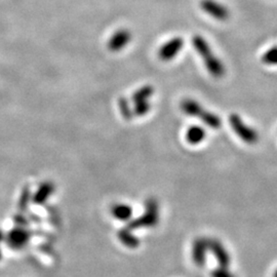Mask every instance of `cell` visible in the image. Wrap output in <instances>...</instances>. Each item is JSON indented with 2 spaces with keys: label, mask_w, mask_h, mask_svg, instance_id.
<instances>
[{
  "label": "cell",
  "mask_w": 277,
  "mask_h": 277,
  "mask_svg": "<svg viewBox=\"0 0 277 277\" xmlns=\"http://www.w3.org/2000/svg\"><path fill=\"white\" fill-rule=\"evenodd\" d=\"M118 105H119V109H120V112H121L123 118L129 120V119H131L133 117V112L130 109L128 102L124 98L119 99Z\"/></svg>",
  "instance_id": "19"
},
{
  "label": "cell",
  "mask_w": 277,
  "mask_h": 277,
  "mask_svg": "<svg viewBox=\"0 0 277 277\" xmlns=\"http://www.w3.org/2000/svg\"><path fill=\"white\" fill-rule=\"evenodd\" d=\"M131 34L128 30H119L114 33L108 42V47L111 51H119L130 41Z\"/></svg>",
  "instance_id": "8"
},
{
  "label": "cell",
  "mask_w": 277,
  "mask_h": 277,
  "mask_svg": "<svg viewBox=\"0 0 277 277\" xmlns=\"http://www.w3.org/2000/svg\"><path fill=\"white\" fill-rule=\"evenodd\" d=\"M193 46L194 48L196 49V51L202 57H206L207 54H210L212 53V49L209 45V43H207L205 41L204 38H202L201 36H194L193 37Z\"/></svg>",
  "instance_id": "16"
},
{
  "label": "cell",
  "mask_w": 277,
  "mask_h": 277,
  "mask_svg": "<svg viewBox=\"0 0 277 277\" xmlns=\"http://www.w3.org/2000/svg\"><path fill=\"white\" fill-rule=\"evenodd\" d=\"M274 277H277V270H276V272H275V274H274Z\"/></svg>",
  "instance_id": "24"
},
{
  "label": "cell",
  "mask_w": 277,
  "mask_h": 277,
  "mask_svg": "<svg viewBox=\"0 0 277 277\" xmlns=\"http://www.w3.org/2000/svg\"><path fill=\"white\" fill-rule=\"evenodd\" d=\"M54 191V185L51 182H44L43 184L40 185L36 193L33 195L32 200L36 204H43L46 202V200L49 198V196L53 193Z\"/></svg>",
  "instance_id": "10"
},
{
  "label": "cell",
  "mask_w": 277,
  "mask_h": 277,
  "mask_svg": "<svg viewBox=\"0 0 277 277\" xmlns=\"http://www.w3.org/2000/svg\"><path fill=\"white\" fill-rule=\"evenodd\" d=\"M153 93H154V90L152 87H149V86L143 87L132 95V101L134 103H140V102L147 101L153 95Z\"/></svg>",
  "instance_id": "17"
},
{
  "label": "cell",
  "mask_w": 277,
  "mask_h": 277,
  "mask_svg": "<svg viewBox=\"0 0 277 277\" xmlns=\"http://www.w3.org/2000/svg\"><path fill=\"white\" fill-rule=\"evenodd\" d=\"M31 200V192L29 190L28 187H25L22 194H21V197H20V200H19V209L21 212H25L27 209H28V204Z\"/></svg>",
  "instance_id": "18"
},
{
  "label": "cell",
  "mask_w": 277,
  "mask_h": 277,
  "mask_svg": "<svg viewBox=\"0 0 277 277\" xmlns=\"http://www.w3.org/2000/svg\"><path fill=\"white\" fill-rule=\"evenodd\" d=\"M150 108H151V105L147 101H144V102H140V103H135V106H134L132 112L136 116H144L145 114H147L149 112Z\"/></svg>",
  "instance_id": "21"
},
{
  "label": "cell",
  "mask_w": 277,
  "mask_h": 277,
  "mask_svg": "<svg viewBox=\"0 0 277 277\" xmlns=\"http://www.w3.org/2000/svg\"><path fill=\"white\" fill-rule=\"evenodd\" d=\"M231 127L241 140L247 144H254L258 141V133L255 129L247 126L237 114H231L229 117Z\"/></svg>",
  "instance_id": "2"
},
{
  "label": "cell",
  "mask_w": 277,
  "mask_h": 277,
  "mask_svg": "<svg viewBox=\"0 0 277 277\" xmlns=\"http://www.w3.org/2000/svg\"><path fill=\"white\" fill-rule=\"evenodd\" d=\"M201 9L219 21H225L229 18V11L214 0H202Z\"/></svg>",
  "instance_id": "4"
},
{
  "label": "cell",
  "mask_w": 277,
  "mask_h": 277,
  "mask_svg": "<svg viewBox=\"0 0 277 277\" xmlns=\"http://www.w3.org/2000/svg\"><path fill=\"white\" fill-rule=\"evenodd\" d=\"M198 118L202 120L207 126H210L212 128H219L221 126V119L219 118L218 115L209 112V111H204L202 110L201 113L199 114Z\"/></svg>",
  "instance_id": "15"
},
{
  "label": "cell",
  "mask_w": 277,
  "mask_h": 277,
  "mask_svg": "<svg viewBox=\"0 0 277 277\" xmlns=\"http://www.w3.org/2000/svg\"><path fill=\"white\" fill-rule=\"evenodd\" d=\"M209 250L214 254L220 267L228 268L230 264V256L227 250L219 240L209 239Z\"/></svg>",
  "instance_id": "7"
},
{
  "label": "cell",
  "mask_w": 277,
  "mask_h": 277,
  "mask_svg": "<svg viewBox=\"0 0 277 277\" xmlns=\"http://www.w3.org/2000/svg\"><path fill=\"white\" fill-rule=\"evenodd\" d=\"M117 236H118L119 241L128 248H136L138 246V244H140V240H138L136 238V236H134L131 233V230H129L128 228L121 229L118 232Z\"/></svg>",
  "instance_id": "12"
},
{
  "label": "cell",
  "mask_w": 277,
  "mask_h": 277,
  "mask_svg": "<svg viewBox=\"0 0 277 277\" xmlns=\"http://www.w3.org/2000/svg\"><path fill=\"white\" fill-rule=\"evenodd\" d=\"M212 276L213 277H235L233 273H231L227 268H224V267L215 269L212 272Z\"/></svg>",
  "instance_id": "22"
},
{
  "label": "cell",
  "mask_w": 277,
  "mask_h": 277,
  "mask_svg": "<svg viewBox=\"0 0 277 277\" xmlns=\"http://www.w3.org/2000/svg\"><path fill=\"white\" fill-rule=\"evenodd\" d=\"M181 109L182 111L191 117H198L201 111L203 110L202 107L194 100L185 99L181 102Z\"/></svg>",
  "instance_id": "14"
},
{
  "label": "cell",
  "mask_w": 277,
  "mask_h": 277,
  "mask_svg": "<svg viewBox=\"0 0 277 277\" xmlns=\"http://www.w3.org/2000/svg\"><path fill=\"white\" fill-rule=\"evenodd\" d=\"M0 259H2V251H0Z\"/></svg>",
  "instance_id": "25"
},
{
  "label": "cell",
  "mask_w": 277,
  "mask_h": 277,
  "mask_svg": "<svg viewBox=\"0 0 277 277\" xmlns=\"http://www.w3.org/2000/svg\"><path fill=\"white\" fill-rule=\"evenodd\" d=\"M111 214L115 219H117L119 221L126 222L131 218L132 210H131V207L127 204L117 203L111 207Z\"/></svg>",
  "instance_id": "11"
},
{
  "label": "cell",
  "mask_w": 277,
  "mask_h": 277,
  "mask_svg": "<svg viewBox=\"0 0 277 277\" xmlns=\"http://www.w3.org/2000/svg\"><path fill=\"white\" fill-rule=\"evenodd\" d=\"M203 61H204L206 69L210 71V73L214 77L220 78L225 74L224 65L222 64V62L216 56L213 54V52L210 53V54H207L206 57H204Z\"/></svg>",
  "instance_id": "9"
},
{
  "label": "cell",
  "mask_w": 277,
  "mask_h": 277,
  "mask_svg": "<svg viewBox=\"0 0 277 277\" xmlns=\"http://www.w3.org/2000/svg\"><path fill=\"white\" fill-rule=\"evenodd\" d=\"M183 45H184V41L182 38L176 37L171 39L169 42L163 44L161 48L159 49V58L162 61H170L174 59L179 53Z\"/></svg>",
  "instance_id": "5"
},
{
  "label": "cell",
  "mask_w": 277,
  "mask_h": 277,
  "mask_svg": "<svg viewBox=\"0 0 277 277\" xmlns=\"http://www.w3.org/2000/svg\"><path fill=\"white\" fill-rule=\"evenodd\" d=\"M4 239V233L2 232V230H0V241H2Z\"/></svg>",
  "instance_id": "23"
},
{
  "label": "cell",
  "mask_w": 277,
  "mask_h": 277,
  "mask_svg": "<svg viewBox=\"0 0 277 277\" xmlns=\"http://www.w3.org/2000/svg\"><path fill=\"white\" fill-rule=\"evenodd\" d=\"M7 242L10 247L15 250L23 248L30 239V232L24 228H15L11 230L7 236Z\"/></svg>",
  "instance_id": "3"
},
{
  "label": "cell",
  "mask_w": 277,
  "mask_h": 277,
  "mask_svg": "<svg viewBox=\"0 0 277 277\" xmlns=\"http://www.w3.org/2000/svg\"><path fill=\"white\" fill-rule=\"evenodd\" d=\"M263 62L268 65H277V46L271 47L267 50L262 58Z\"/></svg>",
  "instance_id": "20"
},
{
  "label": "cell",
  "mask_w": 277,
  "mask_h": 277,
  "mask_svg": "<svg viewBox=\"0 0 277 277\" xmlns=\"http://www.w3.org/2000/svg\"><path fill=\"white\" fill-rule=\"evenodd\" d=\"M205 137V130L201 126H191L186 132V140L189 144L196 145L201 143Z\"/></svg>",
  "instance_id": "13"
},
{
  "label": "cell",
  "mask_w": 277,
  "mask_h": 277,
  "mask_svg": "<svg viewBox=\"0 0 277 277\" xmlns=\"http://www.w3.org/2000/svg\"><path fill=\"white\" fill-rule=\"evenodd\" d=\"M159 220V205L156 199L149 198L145 203V214L130 222H128L127 228L134 230L137 228L154 227Z\"/></svg>",
  "instance_id": "1"
},
{
  "label": "cell",
  "mask_w": 277,
  "mask_h": 277,
  "mask_svg": "<svg viewBox=\"0 0 277 277\" xmlns=\"http://www.w3.org/2000/svg\"><path fill=\"white\" fill-rule=\"evenodd\" d=\"M207 250H209V239L201 237L194 241L192 248V258L196 266H204Z\"/></svg>",
  "instance_id": "6"
}]
</instances>
